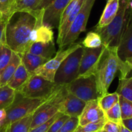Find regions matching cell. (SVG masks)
Returning a JSON list of instances; mask_svg holds the SVG:
<instances>
[{"instance_id": "6da1fadb", "label": "cell", "mask_w": 132, "mask_h": 132, "mask_svg": "<svg viewBox=\"0 0 132 132\" xmlns=\"http://www.w3.org/2000/svg\"><path fill=\"white\" fill-rule=\"evenodd\" d=\"M36 22L37 18L32 12H14L6 23V45L18 54L28 52L30 35Z\"/></svg>"}, {"instance_id": "7a4b0ae2", "label": "cell", "mask_w": 132, "mask_h": 132, "mask_svg": "<svg viewBox=\"0 0 132 132\" xmlns=\"http://www.w3.org/2000/svg\"><path fill=\"white\" fill-rule=\"evenodd\" d=\"M118 71L121 72L119 78H126L131 69L119 58L117 48L106 47L94 75L99 97L108 93V89Z\"/></svg>"}, {"instance_id": "3957f363", "label": "cell", "mask_w": 132, "mask_h": 132, "mask_svg": "<svg viewBox=\"0 0 132 132\" xmlns=\"http://www.w3.org/2000/svg\"><path fill=\"white\" fill-rule=\"evenodd\" d=\"M129 12L128 0H120L119 10L113 20L104 27H95V32L101 36L103 45L106 47L117 49Z\"/></svg>"}, {"instance_id": "277c9868", "label": "cell", "mask_w": 132, "mask_h": 132, "mask_svg": "<svg viewBox=\"0 0 132 132\" xmlns=\"http://www.w3.org/2000/svg\"><path fill=\"white\" fill-rule=\"evenodd\" d=\"M67 93L65 86L60 85L32 114L30 129L46 122L55 116L59 112Z\"/></svg>"}, {"instance_id": "5b68a950", "label": "cell", "mask_w": 132, "mask_h": 132, "mask_svg": "<svg viewBox=\"0 0 132 132\" xmlns=\"http://www.w3.org/2000/svg\"><path fill=\"white\" fill-rule=\"evenodd\" d=\"M60 85L48 81L35 74H31L22 86L15 90L23 97L32 99H47Z\"/></svg>"}, {"instance_id": "8992f818", "label": "cell", "mask_w": 132, "mask_h": 132, "mask_svg": "<svg viewBox=\"0 0 132 132\" xmlns=\"http://www.w3.org/2000/svg\"><path fill=\"white\" fill-rule=\"evenodd\" d=\"M46 100L26 98L15 92L12 104L5 109L6 116L4 125H10L17 120L33 114Z\"/></svg>"}, {"instance_id": "52a82bcc", "label": "cell", "mask_w": 132, "mask_h": 132, "mask_svg": "<svg viewBox=\"0 0 132 132\" xmlns=\"http://www.w3.org/2000/svg\"><path fill=\"white\" fill-rule=\"evenodd\" d=\"M83 49L81 45L63 60L57 70L54 77V82L57 85H64L77 78Z\"/></svg>"}, {"instance_id": "ba28073f", "label": "cell", "mask_w": 132, "mask_h": 132, "mask_svg": "<svg viewBox=\"0 0 132 132\" xmlns=\"http://www.w3.org/2000/svg\"><path fill=\"white\" fill-rule=\"evenodd\" d=\"M95 0H85L79 12L68 28L61 43L59 45V49L67 47L75 42L82 32L86 31V25Z\"/></svg>"}, {"instance_id": "9c48e42d", "label": "cell", "mask_w": 132, "mask_h": 132, "mask_svg": "<svg viewBox=\"0 0 132 132\" xmlns=\"http://www.w3.org/2000/svg\"><path fill=\"white\" fill-rule=\"evenodd\" d=\"M64 86L68 93L86 102L96 100L99 97L94 75L88 77L77 78Z\"/></svg>"}, {"instance_id": "30bf717a", "label": "cell", "mask_w": 132, "mask_h": 132, "mask_svg": "<svg viewBox=\"0 0 132 132\" xmlns=\"http://www.w3.org/2000/svg\"><path fill=\"white\" fill-rule=\"evenodd\" d=\"M81 45L79 43H73L67 47L60 49L53 58L36 69L33 74L37 75L48 81L54 82L55 72L64 59L70 53L78 49Z\"/></svg>"}, {"instance_id": "8fae6325", "label": "cell", "mask_w": 132, "mask_h": 132, "mask_svg": "<svg viewBox=\"0 0 132 132\" xmlns=\"http://www.w3.org/2000/svg\"><path fill=\"white\" fill-rule=\"evenodd\" d=\"M105 49L103 45L97 48L84 47L77 78L95 75Z\"/></svg>"}, {"instance_id": "7c38bea8", "label": "cell", "mask_w": 132, "mask_h": 132, "mask_svg": "<svg viewBox=\"0 0 132 132\" xmlns=\"http://www.w3.org/2000/svg\"><path fill=\"white\" fill-rule=\"evenodd\" d=\"M72 0H55L44 10L43 23L50 28L58 27L64 9Z\"/></svg>"}, {"instance_id": "4fadbf2b", "label": "cell", "mask_w": 132, "mask_h": 132, "mask_svg": "<svg viewBox=\"0 0 132 132\" xmlns=\"http://www.w3.org/2000/svg\"><path fill=\"white\" fill-rule=\"evenodd\" d=\"M117 51L119 58L124 62L132 56V14L130 9Z\"/></svg>"}, {"instance_id": "5bb4252c", "label": "cell", "mask_w": 132, "mask_h": 132, "mask_svg": "<svg viewBox=\"0 0 132 132\" xmlns=\"http://www.w3.org/2000/svg\"><path fill=\"white\" fill-rule=\"evenodd\" d=\"M86 105V102L70 93H67L61 104L59 112L70 117L79 118Z\"/></svg>"}, {"instance_id": "9a60e30c", "label": "cell", "mask_w": 132, "mask_h": 132, "mask_svg": "<svg viewBox=\"0 0 132 132\" xmlns=\"http://www.w3.org/2000/svg\"><path fill=\"white\" fill-rule=\"evenodd\" d=\"M106 117L105 113L99 106L97 100H92L86 102L82 113L79 119V126H84L97 121Z\"/></svg>"}, {"instance_id": "2e32d148", "label": "cell", "mask_w": 132, "mask_h": 132, "mask_svg": "<svg viewBox=\"0 0 132 132\" xmlns=\"http://www.w3.org/2000/svg\"><path fill=\"white\" fill-rule=\"evenodd\" d=\"M28 52L49 60L56 54L54 41L50 42H34L30 45Z\"/></svg>"}, {"instance_id": "e0dca14e", "label": "cell", "mask_w": 132, "mask_h": 132, "mask_svg": "<svg viewBox=\"0 0 132 132\" xmlns=\"http://www.w3.org/2000/svg\"><path fill=\"white\" fill-rule=\"evenodd\" d=\"M21 57V63L24 65L26 69L30 74H33L36 69L41 67L48 60L45 58L36 55L32 53L27 52L23 54H19Z\"/></svg>"}, {"instance_id": "ac0fdd59", "label": "cell", "mask_w": 132, "mask_h": 132, "mask_svg": "<svg viewBox=\"0 0 132 132\" xmlns=\"http://www.w3.org/2000/svg\"><path fill=\"white\" fill-rule=\"evenodd\" d=\"M120 0H109L107 1L103 12L100 18L97 28H101L108 25L117 14L119 7Z\"/></svg>"}, {"instance_id": "d6986e66", "label": "cell", "mask_w": 132, "mask_h": 132, "mask_svg": "<svg viewBox=\"0 0 132 132\" xmlns=\"http://www.w3.org/2000/svg\"><path fill=\"white\" fill-rule=\"evenodd\" d=\"M20 63L21 57L19 54L12 51L10 62L0 74V87L7 85L8 82L12 77L15 70Z\"/></svg>"}, {"instance_id": "ffe728a7", "label": "cell", "mask_w": 132, "mask_h": 132, "mask_svg": "<svg viewBox=\"0 0 132 132\" xmlns=\"http://www.w3.org/2000/svg\"><path fill=\"white\" fill-rule=\"evenodd\" d=\"M30 74L27 71L21 63L18 65L12 77L8 82L7 85L14 90H17L28 80Z\"/></svg>"}, {"instance_id": "44dd1931", "label": "cell", "mask_w": 132, "mask_h": 132, "mask_svg": "<svg viewBox=\"0 0 132 132\" xmlns=\"http://www.w3.org/2000/svg\"><path fill=\"white\" fill-rule=\"evenodd\" d=\"M116 93L119 96L132 102V76L119 78V82Z\"/></svg>"}, {"instance_id": "7402d4cb", "label": "cell", "mask_w": 132, "mask_h": 132, "mask_svg": "<svg viewBox=\"0 0 132 132\" xmlns=\"http://www.w3.org/2000/svg\"><path fill=\"white\" fill-rule=\"evenodd\" d=\"M15 95V91L8 86L4 85L0 87V109L9 107L12 104Z\"/></svg>"}, {"instance_id": "603a6c76", "label": "cell", "mask_w": 132, "mask_h": 132, "mask_svg": "<svg viewBox=\"0 0 132 132\" xmlns=\"http://www.w3.org/2000/svg\"><path fill=\"white\" fill-rule=\"evenodd\" d=\"M119 95L116 92L113 93H106V94L99 97L97 98V102L101 108L104 112L110 109L116 104L119 102Z\"/></svg>"}, {"instance_id": "cb8c5ba5", "label": "cell", "mask_w": 132, "mask_h": 132, "mask_svg": "<svg viewBox=\"0 0 132 132\" xmlns=\"http://www.w3.org/2000/svg\"><path fill=\"white\" fill-rule=\"evenodd\" d=\"M32 119V114L12 123L9 126V132H29Z\"/></svg>"}, {"instance_id": "d4e9b609", "label": "cell", "mask_w": 132, "mask_h": 132, "mask_svg": "<svg viewBox=\"0 0 132 132\" xmlns=\"http://www.w3.org/2000/svg\"><path fill=\"white\" fill-rule=\"evenodd\" d=\"M17 0H0V13L2 19L9 20V18L15 12Z\"/></svg>"}, {"instance_id": "484cf974", "label": "cell", "mask_w": 132, "mask_h": 132, "mask_svg": "<svg viewBox=\"0 0 132 132\" xmlns=\"http://www.w3.org/2000/svg\"><path fill=\"white\" fill-rule=\"evenodd\" d=\"M82 44L84 47L86 48H97L103 45L102 40L99 34L95 31H91L86 34Z\"/></svg>"}, {"instance_id": "4316f807", "label": "cell", "mask_w": 132, "mask_h": 132, "mask_svg": "<svg viewBox=\"0 0 132 132\" xmlns=\"http://www.w3.org/2000/svg\"><path fill=\"white\" fill-rule=\"evenodd\" d=\"M106 120V118L104 117L97 121L89 123L86 125L79 126L73 132H97L103 129Z\"/></svg>"}, {"instance_id": "83f0119b", "label": "cell", "mask_w": 132, "mask_h": 132, "mask_svg": "<svg viewBox=\"0 0 132 132\" xmlns=\"http://www.w3.org/2000/svg\"><path fill=\"white\" fill-rule=\"evenodd\" d=\"M42 0H19L17 1L15 12H32L39 5Z\"/></svg>"}, {"instance_id": "f1b7e54d", "label": "cell", "mask_w": 132, "mask_h": 132, "mask_svg": "<svg viewBox=\"0 0 132 132\" xmlns=\"http://www.w3.org/2000/svg\"><path fill=\"white\" fill-rule=\"evenodd\" d=\"M105 113V116L107 120L117 123L119 124H122V117H121V111L119 102L114 105L110 109L107 110Z\"/></svg>"}, {"instance_id": "f546056e", "label": "cell", "mask_w": 132, "mask_h": 132, "mask_svg": "<svg viewBox=\"0 0 132 132\" xmlns=\"http://www.w3.org/2000/svg\"><path fill=\"white\" fill-rule=\"evenodd\" d=\"M12 54V50L7 45H1L0 48V74L9 63Z\"/></svg>"}, {"instance_id": "4dcf8cb0", "label": "cell", "mask_w": 132, "mask_h": 132, "mask_svg": "<svg viewBox=\"0 0 132 132\" xmlns=\"http://www.w3.org/2000/svg\"><path fill=\"white\" fill-rule=\"evenodd\" d=\"M119 103L121 111L122 119H127L132 118V102L119 96Z\"/></svg>"}, {"instance_id": "1f68e13d", "label": "cell", "mask_w": 132, "mask_h": 132, "mask_svg": "<svg viewBox=\"0 0 132 132\" xmlns=\"http://www.w3.org/2000/svg\"><path fill=\"white\" fill-rule=\"evenodd\" d=\"M78 126V118L70 117L57 132H73Z\"/></svg>"}, {"instance_id": "d6a6232c", "label": "cell", "mask_w": 132, "mask_h": 132, "mask_svg": "<svg viewBox=\"0 0 132 132\" xmlns=\"http://www.w3.org/2000/svg\"><path fill=\"white\" fill-rule=\"evenodd\" d=\"M62 115H63V113H61L60 112H58L55 116H53L52 119H50V120H48L47 122L41 124V125L38 126L36 127V128H33V129H30L29 132H47L48 130L49 129V128H50V127L51 126L52 124H53V122H54L58 117L61 116Z\"/></svg>"}, {"instance_id": "836d02e7", "label": "cell", "mask_w": 132, "mask_h": 132, "mask_svg": "<svg viewBox=\"0 0 132 132\" xmlns=\"http://www.w3.org/2000/svg\"><path fill=\"white\" fill-rule=\"evenodd\" d=\"M69 118V116L63 114L53 122L47 132H57Z\"/></svg>"}, {"instance_id": "e575fe53", "label": "cell", "mask_w": 132, "mask_h": 132, "mask_svg": "<svg viewBox=\"0 0 132 132\" xmlns=\"http://www.w3.org/2000/svg\"><path fill=\"white\" fill-rule=\"evenodd\" d=\"M103 129L105 132H121V124L106 120Z\"/></svg>"}, {"instance_id": "d590c367", "label": "cell", "mask_w": 132, "mask_h": 132, "mask_svg": "<svg viewBox=\"0 0 132 132\" xmlns=\"http://www.w3.org/2000/svg\"><path fill=\"white\" fill-rule=\"evenodd\" d=\"M8 20L1 19L0 21V45H6V27Z\"/></svg>"}, {"instance_id": "8d00e7d4", "label": "cell", "mask_w": 132, "mask_h": 132, "mask_svg": "<svg viewBox=\"0 0 132 132\" xmlns=\"http://www.w3.org/2000/svg\"><path fill=\"white\" fill-rule=\"evenodd\" d=\"M55 0H42L41 1V3H39V5L34 10H45L46 7L49 6Z\"/></svg>"}, {"instance_id": "74e56055", "label": "cell", "mask_w": 132, "mask_h": 132, "mask_svg": "<svg viewBox=\"0 0 132 132\" xmlns=\"http://www.w3.org/2000/svg\"><path fill=\"white\" fill-rule=\"evenodd\" d=\"M6 113L5 109H0V127L3 126L5 123V119H6Z\"/></svg>"}, {"instance_id": "f35d334b", "label": "cell", "mask_w": 132, "mask_h": 132, "mask_svg": "<svg viewBox=\"0 0 132 132\" xmlns=\"http://www.w3.org/2000/svg\"><path fill=\"white\" fill-rule=\"evenodd\" d=\"M122 124L125 126L126 128L130 129L131 131H132V118L127 119H123L122 120Z\"/></svg>"}, {"instance_id": "ab89813d", "label": "cell", "mask_w": 132, "mask_h": 132, "mask_svg": "<svg viewBox=\"0 0 132 132\" xmlns=\"http://www.w3.org/2000/svg\"><path fill=\"white\" fill-rule=\"evenodd\" d=\"M10 125H5L0 127V132H8L9 131Z\"/></svg>"}, {"instance_id": "60d3db41", "label": "cell", "mask_w": 132, "mask_h": 132, "mask_svg": "<svg viewBox=\"0 0 132 132\" xmlns=\"http://www.w3.org/2000/svg\"><path fill=\"white\" fill-rule=\"evenodd\" d=\"M125 63L129 66V67H130V69H131V71H132V56L128 58V59L125 61Z\"/></svg>"}, {"instance_id": "b9f144b4", "label": "cell", "mask_w": 132, "mask_h": 132, "mask_svg": "<svg viewBox=\"0 0 132 132\" xmlns=\"http://www.w3.org/2000/svg\"><path fill=\"white\" fill-rule=\"evenodd\" d=\"M121 132H132L130 129L125 126L123 124H121Z\"/></svg>"}, {"instance_id": "7bdbcfd3", "label": "cell", "mask_w": 132, "mask_h": 132, "mask_svg": "<svg viewBox=\"0 0 132 132\" xmlns=\"http://www.w3.org/2000/svg\"><path fill=\"white\" fill-rule=\"evenodd\" d=\"M97 132H105V131H104L103 130V129H101V130H100V131H98Z\"/></svg>"}, {"instance_id": "ee69618b", "label": "cell", "mask_w": 132, "mask_h": 132, "mask_svg": "<svg viewBox=\"0 0 132 132\" xmlns=\"http://www.w3.org/2000/svg\"><path fill=\"white\" fill-rule=\"evenodd\" d=\"M1 19H2V16H1V14L0 13V21H1Z\"/></svg>"}, {"instance_id": "f6af8a7d", "label": "cell", "mask_w": 132, "mask_h": 132, "mask_svg": "<svg viewBox=\"0 0 132 132\" xmlns=\"http://www.w3.org/2000/svg\"><path fill=\"white\" fill-rule=\"evenodd\" d=\"M1 45H0V48H1Z\"/></svg>"}, {"instance_id": "bcb514c9", "label": "cell", "mask_w": 132, "mask_h": 132, "mask_svg": "<svg viewBox=\"0 0 132 132\" xmlns=\"http://www.w3.org/2000/svg\"><path fill=\"white\" fill-rule=\"evenodd\" d=\"M17 1H19V0H17Z\"/></svg>"}, {"instance_id": "7dc6e473", "label": "cell", "mask_w": 132, "mask_h": 132, "mask_svg": "<svg viewBox=\"0 0 132 132\" xmlns=\"http://www.w3.org/2000/svg\"><path fill=\"white\" fill-rule=\"evenodd\" d=\"M8 132H9V131H8Z\"/></svg>"}, {"instance_id": "c3c4849f", "label": "cell", "mask_w": 132, "mask_h": 132, "mask_svg": "<svg viewBox=\"0 0 132 132\" xmlns=\"http://www.w3.org/2000/svg\"><path fill=\"white\" fill-rule=\"evenodd\" d=\"M129 1H130V0H129Z\"/></svg>"}]
</instances>
